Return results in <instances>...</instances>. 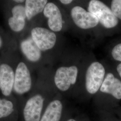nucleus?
<instances>
[{
  "label": "nucleus",
  "mask_w": 121,
  "mask_h": 121,
  "mask_svg": "<svg viewBox=\"0 0 121 121\" xmlns=\"http://www.w3.org/2000/svg\"><path fill=\"white\" fill-rule=\"evenodd\" d=\"M112 55L115 60L121 61V43L117 44L113 48Z\"/></svg>",
  "instance_id": "nucleus-17"
},
{
  "label": "nucleus",
  "mask_w": 121,
  "mask_h": 121,
  "mask_svg": "<svg viewBox=\"0 0 121 121\" xmlns=\"http://www.w3.org/2000/svg\"><path fill=\"white\" fill-rule=\"evenodd\" d=\"M88 12L94 14L98 22L106 28L115 27L118 20L112 13L111 9L103 2L98 0H91L88 7Z\"/></svg>",
  "instance_id": "nucleus-1"
},
{
  "label": "nucleus",
  "mask_w": 121,
  "mask_h": 121,
  "mask_svg": "<svg viewBox=\"0 0 121 121\" xmlns=\"http://www.w3.org/2000/svg\"><path fill=\"white\" fill-rule=\"evenodd\" d=\"M117 70L118 73L119 75H120V76L121 78V63L119 64V65H117Z\"/></svg>",
  "instance_id": "nucleus-19"
},
{
  "label": "nucleus",
  "mask_w": 121,
  "mask_h": 121,
  "mask_svg": "<svg viewBox=\"0 0 121 121\" xmlns=\"http://www.w3.org/2000/svg\"><path fill=\"white\" fill-rule=\"evenodd\" d=\"M67 121H76L75 120L73 119H70L69 120H68Z\"/></svg>",
  "instance_id": "nucleus-22"
},
{
  "label": "nucleus",
  "mask_w": 121,
  "mask_h": 121,
  "mask_svg": "<svg viewBox=\"0 0 121 121\" xmlns=\"http://www.w3.org/2000/svg\"><path fill=\"white\" fill-rule=\"evenodd\" d=\"M21 48L24 55L30 61L36 62L41 56V51L32 38H29L22 41L21 43Z\"/></svg>",
  "instance_id": "nucleus-12"
},
{
  "label": "nucleus",
  "mask_w": 121,
  "mask_h": 121,
  "mask_svg": "<svg viewBox=\"0 0 121 121\" xmlns=\"http://www.w3.org/2000/svg\"><path fill=\"white\" fill-rule=\"evenodd\" d=\"M31 34L32 39L41 51L50 49L55 45L56 35L53 31L46 28L35 27L31 30Z\"/></svg>",
  "instance_id": "nucleus-5"
},
{
  "label": "nucleus",
  "mask_w": 121,
  "mask_h": 121,
  "mask_svg": "<svg viewBox=\"0 0 121 121\" xmlns=\"http://www.w3.org/2000/svg\"><path fill=\"white\" fill-rule=\"evenodd\" d=\"M100 91L110 94L117 99H121V81L109 73L104 78Z\"/></svg>",
  "instance_id": "nucleus-10"
},
{
  "label": "nucleus",
  "mask_w": 121,
  "mask_h": 121,
  "mask_svg": "<svg viewBox=\"0 0 121 121\" xmlns=\"http://www.w3.org/2000/svg\"><path fill=\"white\" fill-rule=\"evenodd\" d=\"M60 2L63 4H68L71 3L73 0H60Z\"/></svg>",
  "instance_id": "nucleus-18"
},
{
  "label": "nucleus",
  "mask_w": 121,
  "mask_h": 121,
  "mask_svg": "<svg viewBox=\"0 0 121 121\" xmlns=\"http://www.w3.org/2000/svg\"><path fill=\"white\" fill-rule=\"evenodd\" d=\"M71 16L75 25L82 29L93 28L99 23L94 14L79 6H74L72 9Z\"/></svg>",
  "instance_id": "nucleus-6"
},
{
  "label": "nucleus",
  "mask_w": 121,
  "mask_h": 121,
  "mask_svg": "<svg viewBox=\"0 0 121 121\" xmlns=\"http://www.w3.org/2000/svg\"><path fill=\"white\" fill-rule=\"evenodd\" d=\"M78 69L76 66H62L56 70L54 76V83L60 91H67L71 85L75 83Z\"/></svg>",
  "instance_id": "nucleus-4"
},
{
  "label": "nucleus",
  "mask_w": 121,
  "mask_h": 121,
  "mask_svg": "<svg viewBox=\"0 0 121 121\" xmlns=\"http://www.w3.org/2000/svg\"><path fill=\"white\" fill-rule=\"evenodd\" d=\"M47 3V0H26L25 9L27 20H30L35 15L42 12Z\"/></svg>",
  "instance_id": "nucleus-13"
},
{
  "label": "nucleus",
  "mask_w": 121,
  "mask_h": 121,
  "mask_svg": "<svg viewBox=\"0 0 121 121\" xmlns=\"http://www.w3.org/2000/svg\"><path fill=\"white\" fill-rule=\"evenodd\" d=\"M14 75L12 68L8 64L0 66V91L4 97L12 95L14 82Z\"/></svg>",
  "instance_id": "nucleus-8"
},
{
  "label": "nucleus",
  "mask_w": 121,
  "mask_h": 121,
  "mask_svg": "<svg viewBox=\"0 0 121 121\" xmlns=\"http://www.w3.org/2000/svg\"><path fill=\"white\" fill-rule=\"evenodd\" d=\"M2 45V39L0 37V48H1Z\"/></svg>",
  "instance_id": "nucleus-21"
},
{
  "label": "nucleus",
  "mask_w": 121,
  "mask_h": 121,
  "mask_svg": "<svg viewBox=\"0 0 121 121\" xmlns=\"http://www.w3.org/2000/svg\"><path fill=\"white\" fill-rule=\"evenodd\" d=\"M10 97H0V121H20L19 102Z\"/></svg>",
  "instance_id": "nucleus-7"
},
{
  "label": "nucleus",
  "mask_w": 121,
  "mask_h": 121,
  "mask_svg": "<svg viewBox=\"0 0 121 121\" xmlns=\"http://www.w3.org/2000/svg\"><path fill=\"white\" fill-rule=\"evenodd\" d=\"M111 9L114 15L121 20V0H113L111 2Z\"/></svg>",
  "instance_id": "nucleus-16"
},
{
  "label": "nucleus",
  "mask_w": 121,
  "mask_h": 121,
  "mask_svg": "<svg viewBox=\"0 0 121 121\" xmlns=\"http://www.w3.org/2000/svg\"><path fill=\"white\" fill-rule=\"evenodd\" d=\"M31 87L32 79L30 71L26 64L21 62L15 70L13 91L17 95H23L29 92Z\"/></svg>",
  "instance_id": "nucleus-3"
},
{
  "label": "nucleus",
  "mask_w": 121,
  "mask_h": 121,
  "mask_svg": "<svg viewBox=\"0 0 121 121\" xmlns=\"http://www.w3.org/2000/svg\"><path fill=\"white\" fill-rule=\"evenodd\" d=\"M13 17L14 18L25 20L26 18L25 7L21 5H17L12 9Z\"/></svg>",
  "instance_id": "nucleus-15"
},
{
  "label": "nucleus",
  "mask_w": 121,
  "mask_h": 121,
  "mask_svg": "<svg viewBox=\"0 0 121 121\" xmlns=\"http://www.w3.org/2000/svg\"><path fill=\"white\" fill-rule=\"evenodd\" d=\"M14 1L17 2V3H22V2H24V0H14Z\"/></svg>",
  "instance_id": "nucleus-20"
},
{
  "label": "nucleus",
  "mask_w": 121,
  "mask_h": 121,
  "mask_svg": "<svg viewBox=\"0 0 121 121\" xmlns=\"http://www.w3.org/2000/svg\"><path fill=\"white\" fill-rule=\"evenodd\" d=\"M43 13L44 15L48 18L49 28L53 31H60L62 28L63 21L60 10L56 5L52 2H48L43 9Z\"/></svg>",
  "instance_id": "nucleus-9"
},
{
  "label": "nucleus",
  "mask_w": 121,
  "mask_h": 121,
  "mask_svg": "<svg viewBox=\"0 0 121 121\" xmlns=\"http://www.w3.org/2000/svg\"><path fill=\"white\" fill-rule=\"evenodd\" d=\"M8 23L9 27L13 31L19 32L23 30L25 26V20L17 19L11 17L9 19Z\"/></svg>",
  "instance_id": "nucleus-14"
},
{
  "label": "nucleus",
  "mask_w": 121,
  "mask_h": 121,
  "mask_svg": "<svg viewBox=\"0 0 121 121\" xmlns=\"http://www.w3.org/2000/svg\"><path fill=\"white\" fill-rule=\"evenodd\" d=\"M105 75L103 65L99 62L92 63L86 73L85 86L86 91L91 94L96 93L101 86Z\"/></svg>",
  "instance_id": "nucleus-2"
},
{
  "label": "nucleus",
  "mask_w": 121,
  "mask_h": 121,
  "mask_svg": "<svg viewBox=\"0 0 121 121\" xmlns=\"http://www.w3.org/2000/svg\"><path fill=\"white\" fill-rule=\"evenodd\" d=\"M63 105L58 99H54L46 106L39 121H60L62 115Z\"/></svg>",
  "instance_id": "nucleus-11"
}]
</instances>
